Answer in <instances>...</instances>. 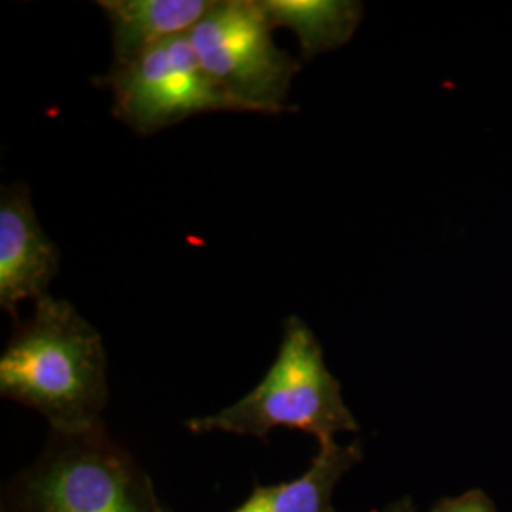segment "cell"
<instances>
[{"mask_svg": "<svg viewBox=\"0 0 512 512\" xmlns=\"http://www.w3.org/2000/svg\"><path fill=\"white\" fill-rule=\"evenodd\" d=\"M0 395L44 416L54 433L103 423L109 382L101 334L71 302L40 300L0 355Z\"/></svg>", "mask_w": 512, "mask_h": 512, "instance_id": "1", "label": "cell"}, {"mask_svg": "<svg viewBox=\"0 0 512 512\" xmlns=\"http://www.w3.org/2000/svg\"><path fill=\"white\" fill-rule=\"evenodd\" d=\"M186 427L196 433H230L266 439L277 427L313 435L319 444L340 433H357L342 385L325 365L323 349L310 327L296 315L287 317L274 365L255 389L217 414L192 418Z\"/></svg>", "mask_w": 512, "mask_h": 512, "instance_id": "2", "label": "cell"}, {"mask_svg": "<svg viewBox=\"0 0 512 512\" xmlns=\"http://www.w3.org/2000/svg\"><path fill=\"white\" fill-rule=\"evenodd\" d=\"M6 512H167L147 471L103 423L54 433L14 480Z\"/></svg>", "mask_w": 512, "mask_h": 512, "instance_id": "3", "label": "cell"}, {"mask_svg": "<svg viewBox=\"0 0 512 512\" xmlns=\"http://www.w3.org/2000/svg\"><path fill=\"white\" fill-rule=\"evenodd\" d=\"M256 0H217L190 33L205 73L236 112L281 114L300 63L281 50Z\"/></svg>", "mask_w": 512, "mask_h": 512, "instance_id": "4", "label": "cell"}, {"mask_svg": "<svg viewBox=\"0 0 512 512\" xmlns=\"http://www.w3.org/2000/svg\"><path fill=\"white\" fill-rule=\"evenodd\" d=\"M112 92V114L139 135H152L186 118L234 110L213 84L188 37L171 38L99 78Z\"/></svg>", "mask_w": 512, "mask_h": 512, "instance_id": "5", "label": "cell"}, {"mask_svg": "<svg viewBox=\"0 0 512 512\" xmlns=\"http://www.w3.org/2000/svg\"><path fill=\"white\" fill-rule=\"evenodd\" d=\"M59 270V251L46 236L29 188L16 183L0 192V306L18 321L21 302L48 298Z\"/></svg>", "mask_w": 512, "mask_h": 512, "instance_id": "6", "label": "cell"}, {"mask_svg": "<svg viewBox=\"0 0 512 512\" xmlns=\"http://www.w3.org/2000/svg\"><path fill=\"white\" fill-rule=\"evenodd\" d=\"M217 0H101L112 29V67H124L171 38L188 37Z\"/></svg>", "mask_w": 512, "mask_h": 512, "instance_id": "7", "label": "cell"}, {"mask_svg": "<svg viewBox=\"0 0 512 512\" xmlns=\"http://www.w3.org/2000/svg\"><path fill=\"white\" fill-rule=\"evenodd\" d=\"M363 450L359 442L319 444L304 475L272 486L256 484L238 509L232 512H336L332 495L338 482L359 465Z\"/></svg>", "mask_w": 512, "mask_h": 512, "instance_id": "8", "label": "cell"}, {"mask_svg": "<svg viewBox=\"0 0 512 512\" xmlns=\"http://www.w3.org/2000/svg\"><path fill=\"white\" fill-rule=\"evenodd\" d=\"M270 27L291 29L306 61L344 46L359 29L363 4L353 0H256Z\"/></svg>", "mask_w": 512, "mask_h": 512, "instance_id": "9", "label": "cell"}, {"mask_svg": "<svg viewBox=\"0 0 512 512\" xmlns=\"http://www.w3.org/2000/svg\"><path fill=\"white\" fill-rule=\"evenodd\" d=\"M429 512H497L492 499L482 490H471L458 497H446Z\"/></svg>", "mask_w": 512, "mask_h": 512, "instance_id": "10", "label": "cell"}, {"mask_svg": "<svg viewBox=\"0 0 512 512\" xmlns=\"http://www.w3.org/2000/svg\"><path fill=\"white\" fill-rule=\"evenodd\" d=\"M385 512H416V509H414L412 499H410V497H404V499L395 501Z\"/></svg>", "mask_w": 512, "mask_h": 512, "instance_id": "11", "label": "cell"}, {"mask_svg": "<svg viewBox=\"0 0 512 512\" xmlns=\"http://www.w3.org/2000/svg\"><path fill=\"white\" fill-rule=\"evenodd\" d=\"M0 512H6V511H4V509H2V511H0Z\"/></svg>", "mask_w": 512, "mask_h": 512, "instance_id": "12", "label": "cell"}]
</instances>
